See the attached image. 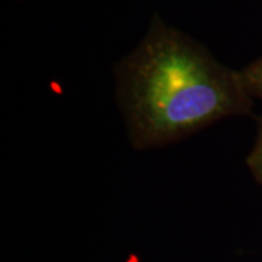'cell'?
Masks as SVG:
<instances>
[{"label":"cell","instance_id":"obj_1","mask_svg":"<svg viewBox=\"0 0 262 262\" xmlns=\"http://www.w3.org/2000/svg\"><path fill=\"white\" fill-rule=\"evenodd\" d=\"M115 96L131 147L162 149L215 122L252 113L239 70L155 18L137 47L114 67Z\"/></svg>","mask_w":262,"mask_h":262},{"label":"cell","instance_id":"obj_2","mask_svg":"<svg viewBox=\"0 0 262 262\" xmlns=\"http://www.w3.org/2000/svg\"><path fill=\"white\" fill-rule=\"evenodd\" d=\"M245 88L248 94L252 96V99H261L262 101V57L255 60L253 63L246 66L239 70Z\"/></svg>","mask_w":262,"mask_h":262},{"label":"cell","instance_id":"obj_3","mask_svg":"<svg viewBox=\"0 0 262 262\" xmlns=\"http://www.w3.org/2000/svg\"><path fill=\"white\" fill-rule=\"evenodd\" d=\"M256 127H258L256 137H255L252 149L246 158V166L252 173L255 181L262 185V115L256 121Z\"/></svg>","mask_w":262,"mask_h":262}]
</instances>
